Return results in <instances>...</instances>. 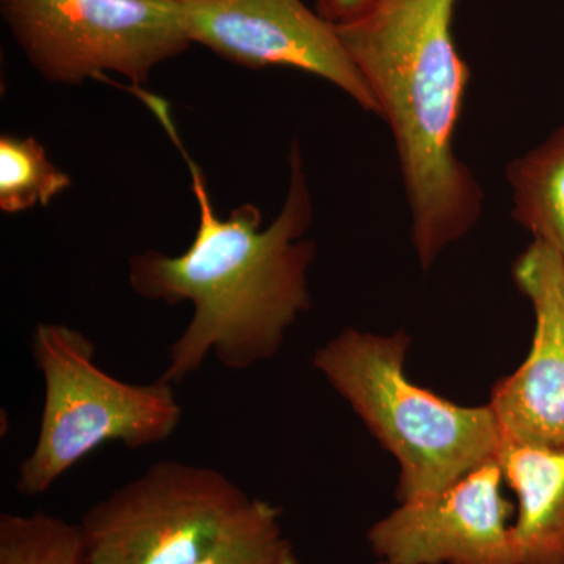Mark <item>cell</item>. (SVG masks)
<instances>
[{"mask_svg": "<svg viewBox=\"0 0 564 564\" xmlns=\"http://www.w3.org/2000/svg\"><path fill=\"white\" fill-rule=\"evenodd\" d=\"M184 155L199 210L191 247L177 256L148 250L129 261V284L141 299L192 304L191 322L170 347L161 375L174 386L199 372L210 355L236 372L273 359L289 329L311 310L310 269L317 251L306 239L314 203L299 141L289 152L284 206L267 228L261 209L250 203L218 217L206 177Z\"/></svg>", "mask_w": 564, "mask_h": 564, "instance_id": "6da1fadb", "label": "cell"}, {"mask_svg": "<svg viewBox=\"0 0 564 564\" xmlns=\"http://www.w3.org/2000/svg\"><path fill=\"white\" fill-rule=\"evenodd\" d=\"M455 6L456 0H372L336 24L391 129L423 272L484 215V188L455 151L470 82L452 32Z\"/></svg>", "mask_w": 564, "mask_h": 564, "instance_id": "7a4b0ae2", "label": "cell"}, {"mask_svg": "<svg viewBox=\"0 0 564 564\" xmlns=\"http://www.w3.org/2000/svg\"><path fill=\"white\" fill-rule=\"evenodd\" d=\"M411 336L358 328L314 352L313 366L399 464V503L447 489L497 455L502 433L488 403L466 406L404 372Z\"/></svg>", "mask_w": 564, "mask_h": 564, "instance_id": "3957f363", "label": "cell"}, {"mask_svg": "<svg viewBox=\"0 0 564 564\" xmlns=\"http://www.w3.org/2000/svg\"><path fill=\"white\" fill-rule=\"evenodd\" d=\"M31 355L43 378L39 436L18 466L17 491L36 497L107 443L139 451L165 443L180 429L184 408L174 384L126 383L96 364L87 334L63 323H40Z\"/></svg>", "mask_w": 564, "mask_h": 564, "instance_id": "277c9868", "label": "cell"}, {"mask_svg": "<svg viewBox=\"0 0 564 564\" xmlns=\"http://www.w3.org/2000/svg\"><path fill=\"white\" fill-rule=\"evenodd\" d=\"M261 502L214 467L152 463L82 514L84 564H198Z\"/></svg>", "mask_w": 564, "mask_h": 564, "instance_id": "5b68a950", "label": "cell"}, {"mask_svg": "<svg viewBox=\"0 0 564 564\" xmlns=\"http://www.w3.org/2000/svg\"><path fill=\"white\" fill-rule=\"evenodd\" d=\"M33 68L52 84L117 73L133 87L192 46L176 0H0Z\"/></svg>", "mask_w": 564, "mask_h": 564, "instance_id": "8992f818", "label": "cell"}, {"mask_svg": "<svg viewBox=\"0 0 564 564\" xmlns=\"http://www.w3.org/2000/svg\"><path fill=\"white\" fill-rule=\"evenodd\" d=\"M192 43L234 65L313 74L367 113L380 107L345 50L336 24L303 0H176Z\"/></svg>", "mask_w": 564, "mask_h": 564, "instance_id": "52a82bcc", "label": "cell"}, {"mask_svg": "<svg viewBox=\"0 0 564 564\" xmlns=\"http://www.w3.org/2000/svg\"><path fill=\"white\" fill-rule=\"evenodd\" d=\"M503 488L496 455L444 491L399 503L370 527V551L389 564H518Z\"/></svg>", "mask_w": 564, "mask_h": 564, "instance_id": "ba28073f", "label": "cell"}, {"mask_svg": "<svg viewBox=\"0 0 564 564\" xmlns=\"http://www.w3.org/2000/svg\"><path fill=\"white\" fill-rule=\"evenodd\" d=\"M511 274L533 310L532 345L492 386L488 404L505 440L564 448V258L533 240Z\"/></svg>", "mask_w": 564, "mask_h": 564, "instance_id": "9c48e42d", "label": "cell"}, {"mask_svg": "<svg viewBox=\"0 0 564 564\" xmlns=\"http://www.w3.org/2000/svg\"><path fill=\"white\" fill-rule=\"evenodd\" d=\"M497 459L516 497L518 564H564V448L502 437Z\"/></svg>", "mask_w": 564, "mask_h": 564, "instance_id": "30bf717a", "label": "cell"}, {"mask_svg": "<svg viewBox=\"0 0 564 564\" xmlns=\"http://www.w3.org/2000/svg\"><path fill=\"white\" fill-rule=\"evenodd\" d=\"M511 217L564 258V124L505 169Z\"/></svg>", "mask_w": 564, "mask_h": 564, "instance_id": "8fae6325", "label": "cell"}, {"mask_svg": "<svg viewBox=\"0 0 564 564\" xmlns=\"http://www.w3.org/2000/svg\"><path fill=\"white\" fill-rule=\"evenodd\" d=\"M73 180L47 158L35 137H0V210L14 215L47 206Z\"/></svg>", "mask_w": 564, "mask_h": 564, "instance_id": "7c38bea8", "label": "cell"}, {"mask_svg": "<svg viewBox=\"0 0 564 564\" xmlns=\"http://www.w3.org/2000/svg\"><path fill=\"white\" fill-rule=\"evenodd\" d=\"M0 564H84L79 525L58 516H0Z\"/></svg>", "mask_w": 564, "mask_h": 564, "instance_id": "4fadbf2b", "label": "cell"}, {"mask_svg": "<svg viewBox=\"0 0 564 564\" xmlns=\"http://www.w3.org/2000/svg\"><path fill=\"white\" fill-rule=\"evenodd\" d=\"M198 564H302L282 530L281 510L262 500L250 521Z\"/></svg>", "mask_w": 564, "mask_h": 564, "instance_id": "5bb4252c", "label": "cell"}, {"mask_svg": "<svg viewBox=\"0 0 564 564\" xmlns=\"http://www.w3.org/2000/svg\"><path fill=\"white\" fill-rule=\"evenodd\" d=\"M372 0H315V11L333 24L351 20L361 13Z\"/></svg>", "mask_w": 564, "mask_h": 564, "instance_id": "9a60e30c", "label": "cell"}, {"mask_svg": "<svg viewBox=\"0 0 564 564\" xmlns=\"http://www.w3.org/2000/svg\"><path fill=\"white\" fill-rule=\"evenodd\" d=\"M377 564H389V563H384V562H378Z\"/></svg>", "mask_w": 564, "mask_h": 564, "instance_id": "2e32d148", "label": "cell"}]
</instances>
